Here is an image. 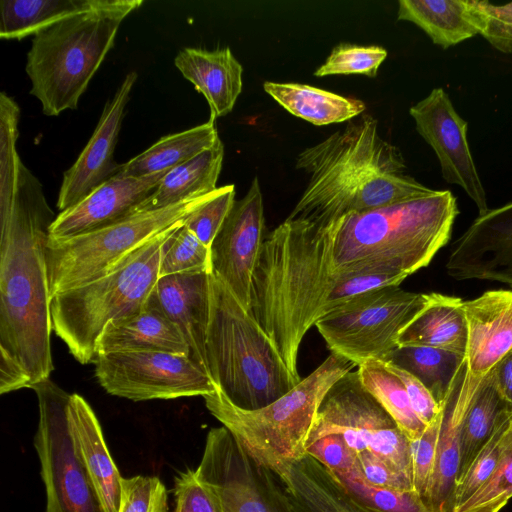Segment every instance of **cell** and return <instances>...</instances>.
I'll return each instance as SVG.
<instances>
[{"label":"cell","instance_id":"44","mask_svg":"<svg viewBox=\"0 0 512 512\" xmlns=\"http://www.w3.org/2000/svg\"><path fill=\"white\" fill-rule=\"evenodd\" d=\"M311 456L329 471L336 474H348L358 468L357 453L338 434L326 435L306 448Z\"/></svg>","mask_w":512,"mask_h":512},{"label":"cell","instance_id":"39","mask_svg":"<svg viewBox=\"0 0 512 512\" xmlns=\"http://www.w3.org/2000/svg\"><path fill=\"white\" fill-rule=\"evenodd\" d=\"M235 201V186L233 184L218 187L208 201L184 220V225L203 244L210 247Z\"/></svg>","mask_w":512,"mask_h":512},{"label":"cell","instance_id":"29","mask_svg":"<svg viewBox=\"0 0 512 512\" xmlns=\"http://www.w3.org/2000/svg\"><path fill=\"white\" fill-rule=\"evenodd\" d=\"M219 139L215 120L209 118L201 125L163 136L145 151L120 164L117 173L141 177L168 172L211 148Z\"/></svg>","mask_w":512,"mask_h":512},{"label":"cell","instance_id":"3","mask_svg":"<svg viewBox=\"0 0 512 512\" xmlns=\"http://www.w3.org/2000/svg\"><path fill=\"white\" fill-rule=\"evenodd\" d=\"M296 168L309 180L286 219L328 223L363 212L434 195L406 174L399 148L384 140L378 121L363 113L344 129L299 153Z\"/></svg>","mask_w":512,"mask_h":512},{"label":"cell","instance_id":"15","mask_svg":"<svg viewBox=\"0 0 512 512\" xmlns=\"http://www.w3.org/2000/svg\"><path fill=\"white\" fill-rule=\"evenodd\" d=\"M467 322L464 379L455 410L466 415L483 378L512 349V291L489 290L463 301Z\"/></svg>","mask_w":512,"mask_h":512},{"label":"cell","instance_id":"25","mask_svg":"<svg viewBox=\"0 0 512 512\" xmlns=\"http://www.w3.org/2000/svg\"><path fill=\"white\" fill-rule=\"evenodd\" d=\"M467 322L462 299L431 293L427 305L400 332L397 346H429L465 356Z\"/></svg>","mask_w":512,"mask_h":512},{"label":"cell","instance_id":"19","mask_svg":"<svg viewBox=\"0 0 512 512\" xmlns=\"http://www.w3.org/2000/svg\"><path fill=\"white\" fill-rule=\"evenodd\" d=\"M137 76L134 71L126 74L114 96L105 104L88 143L74 164L64 172L57 200L60 211L82 201L117 174L120 164L114 161L113 154Z\"/></svg>","mask_w":512,"mask_h":512},{"label":"cell","instance_id":"1","mask_svg":"<svg viewBox=\"0 0 512 512\" xmlns=\"http://www.w3.org/2000/svg\"><path fill=\"white\" fill-rule=\"evenodd\" d=\"M55 219L40 181L22 163L0 178V392L50 378L51 294L46 263Z\"/></svg>","mask_w":512,"mask_h":512},{"label":"cell","instance_id":"34","mask_svg":"<svg viewBox=\"0 0 512 512\" xmlns=\"http://www.w3.org/2000/svg\"><path fill=\"white\" fill-rule=\"evenodd\" d=\"M332 475L362 512H432L423 498L413 490L381 488L369 484L361 477L359 466L351 473Z\"/></svg>","mask_w":512,"mask_h":512},{"label":"cell","instance_id":"20","mask_svg":"<svg viewBox=\"0 0 512 512\" xmlns=\"http://www.w3.org/2000/svg\"><path fill=\"white\" fill-rule=\"evenodd\" d=\"M167 172L134 177L116 174L82 201L61 211L51 223L48 239H68L125 219L158 186Z\"/></svg>","mask_w":512,"mask_h":512},{"label":"cell","instance_id":"17","mask_svg":"<svg viewBox=\"0 0 512 512\" xmlns=\"http://www.w3.org/2000/svg\"><path fill=\"white\" fill-rule=\"evenodd\" d=\"M195 472L214 487L222 512H273V492L262 485L260 468L224 426L208 432Z\"/></svg>","mask_w":512,"mask_h":512},{"label":"cell","instance_id":"30","mask_svg":"<svg viewBox=\"0 0 512 512\" xmlns=\"http://www.w3.org/2000/svg\"><path fill=\"white\" fill-rule=\"evenodd\" d=\"M100 0H1L0 37L20 40L66 18L92 10Z\"/></svg>","mask_w":512,"mask_h":512},{"label":"cell","instance_id":"33","mask_svg":"<svg viewBox=\"0 0 512 512\" xmlns=\"http://www.w3.org/2000/svg\"><path fill=\"white\" fill-rule=\"evenodd\" d=\"M362 386L391 416L409 441L418 438L426 425L413 411L405 387L383 360L369 359L358 366Z\"/></svg>","mask_w":512,"mask_h":512},{"label":"cell","instance_id":"5","mask_svg":"<svg viewBox=\"0 0 512 512\" xmlns=\"http://www.w3.org/2000/svg\"><path fill=\"white\" fill-rule=\"evenodd\" d=\"M356 365L334 353L274 402L256 410L235 406L218 389L205 395L208 411L260 469L279 479L306 456L319 407L329 389Z\"/></svg>","mask_w":512,"mask_h":512},{"label":"cell","instance_id":"7","mask_svg":"<svg viewBox=\"0 0 512 512\" xmlns=\"http://www.w3.org/2000/svg\"><path fill=\"white\" fill-rule=\"evenodd\" d=\"M206 359L216 388L245 410L267 406L300 382L254 317L212 273Z\"/></svg>","mask_w":512,"mask_h":512},{"label":"cell","instance_id":"2","mask_svg":"<svg viewBox=\"0 0 512 512\" xmlns=\"http://www.w3.org/2000/svg\"><path fill=\"white\" fill-rule=\"evenodd\" d=\"M341 217L328 223L284 220L262 244L249 313L297 381L300 344L316 322L344 305L334 245Z\"/></svg>","mask_w":512,"mask_h":512},{"label":"cell","instance_id":"18","mask_svg":"<svg viewBox=\"0 0 512 512\" xmlns=\"http://www.w3.org/2000/svg\"><path fill=\"white\" fill-rule=\"evenodd\" d=\"M446 270L456 280H492L512 287V201L473 221L454 242Z\"/></svg>","mask_w":512,"mask_h":512},{"label":"cell","instance_id":"6","mask_svg":"<svg viewBox=\"0 0 512 512\" xmlns=\"http://www.w3.org/2000/svg\"><path fill=\"white\" fill-rule=\"evenodd\" d=\"M142 0H100L90 11L66 18L33 36L25 70L30 94L47 116L75 110L114 46L122 21Z\"/></svg>","mask_w":512,"mask_h":512},{"label":"cell","instance_id":"24","mask_svg":"<svg viewBox=\"0 0 512 512\" xmlns=\"http://www.w3.org/2000/svg\"><path fill=\"white\" fill-rule=\"evenodd\" d=\"M176 68L206 99L210 119L230 113L242 91L243 67L229 47L212 51L184 48L174 59Z\"/></svg>","mask_w":512,"mask_h":512},{"label":"cell","instance_id":"4","mask_svg":"<svg viewBox=\"0 0 512 512\" xmlns=\"http://www.w3.org/2000/svg\"><path fill=\"white\" fill-rule=\"evenodd\" d=\"M459 214L449 190L341 217L334 245L340 274L386 269L410 276L426 267L450 239Z\"/></svg>","mask_w":512,"mask_h":512},{"label":"cell","instance_id":"21","mask_svg":"<svg viewBox=\"0 0 512 512\" xmlns=\"http://www.w3.org/2000/svg\"><path fill=\"white\" fill-rule=\"evenodd\" d=\"M210 275L211 272L199 271L159 277L150 294L180 330L189 347V357L208 374Z\"/></svg>","mask_w":512,"mask_h":512},{"label":"cell","instance_id":"43","mask_svg":"<svg viewBox=\"0 0 512 512\" xmlns=\"http://www.w3.org/2000/svg\"><path fill=\"white\" fill-rule=\"evenodd\" d=\"M440 424L441 408L438 416L425 427L422 434L409 443L412 489L422 498L436 459Z\"/></svg>","mask_w":512,"mask_h":512},{"label":"cell","instance_id":"31","mask_svg":"<svg viewBox=\"0 0 512 512\" xmlns=\"http://www.w3.org/2000/svg\"><path fill=\"white\" fill-rule=\"evenodd\" d=\"M386 361L419 379L438 405L464 371V355L429 346H398Z\"/></svg>","mask_w":512,"mask_h":512},{"label":"cell","instance_id":"46","mask_svg":"<svg viewBox=\"0 0 512 512\" xmlns=\"http://www.w3.org/2000/svg\"><path fill=\"white\" fill-rule=\"evenodd\" d=\"M389 368L402 381L408 395L411 407L417 417L427 426L439 414L440 406L427 387L415 376L399 366L387 362Z\"/></svg>","mask_w":512,"mask_h":512},{"label":"cell","instance_id":"9","mask_svg":"<svg viewBox=\"0 0 512 512\" xmlns=\"http://www.w3.org/2000/svg\"><path fill=\"white\" fill-rule=\"evenodd\" d=\"M215 191L160 209L136 213L68 239H48L46 263L51 298L104 276L147 241L184 221Z\"/></svg>","mask_w":512,"mask_h":512},{"label":"cell","instance_id":"35","mask_svg":"<svg viewBox=\"0 0 512 512\" xmlns=\"http://www.w3.org/2000/svg\"><path fill=\"white\" fill-rule=\"evenodd\" d=\"M512 442V412L505 414L479 450L466 472L456 482L452 496V512L482 485L497 467L503 452Z\"/></svg>","mask_w":512,"mask_h":512},{"label":"cell","instance_id":"27","mask_svg":"<svg viewBox=\"0 0 512 512\" xmlns=\"http://www.w3.org/2000/svg\"><path fill=\"white\" fill-rule=\"evenodd\" d=\"M224 146L219 139L211 148L168 171L158 186L137 207L135 214L156 210L208 194L217 189Z\"/></svg>","mask_w":512,"mask_h":512},{"label":"cell","instance_id":"26","mask_svg":"<svg viewBox=\"0 0 512 512\" xmlns=\"http://www.w3.org/2000/svg\"><path fill=\"white\" fill-rule=\"evenodd\" d=\"M397 20L414 23L444 49L479 34L471 0H400Z\"/></svg>","mask_w":512,"mask_h":512},{"label":"cell","instance_id":"37","mask_svg":"<svg viewBox=\"0 0 512 512\" xmlns=\"http://www.w3.org/2000/svg\"><path fill=\"white\" fill-rule=\"evenodd\" d=\"M387 51L381 46L342 43L335 46L325 62L314 72L317 77L361 74L375 77Z\"/></svg>","mask_w":512,"mask_h":512},{"label":"cell","instance_id":"40","mask_svg":"<svg viewBox=\"0 0 512 512\" xmlns=\"http://www.w3.org/2000/svg\"><path fill=\"white\" fill-rule=\"evenodd\" d=\"M118 512H167V492L156 476L121 479Z\"/></svg>","mask_w":512,"mask_h":512},{"label":"cell","instance_id":"22","mask_svg":"<svg viewBox=\"0 0 512 512\" xmlns=\"http://www.w3.org/2000/svg\"><path fill=\"white\" fill-rule=\"evenodd\" d=\"M66 410L74 453L104 512H118L122 476L109 453L93 409L82 396L69 393Z\"/></svg>","mask_w":512,"mask_h":512},{"label":"cell","instance_id":"42","mask_svg":"<svg viewBox=\"0 0 512 512\" xmlns=\"http://www.w3.org/2000/svg\"><path fill=\"white\" fill-rule=\"evenodd\" d=\"M479 34L502 53L512 52V2L495 5L487 0H471Z\"/></svg>","mask_w":512,"mask_h":512},{"label":"cell","instance_id":"38","mask_svg":"<svg viewBox=\"0 0 512 512\" xmlns=\"http://www.w3.org/2000/svg\"><path fill=\"white\" fill-rule=\"evenodd\" d=\"M512 498V442L492 474L454 512H500Z\"/></svg>","mask_w":512,"mask_h":512},{"label":"cell","instance_id":"23","mask_svg":"<svg viewBox=\"0 0 512 512\" xmlns=\"http://www.w3.org/2000/svg\"><path fill=\"white\" fill-rule=\"evenodd\" d=\"M126 351H162L189 356V347L180 330L151 295L137 311L110 321L96 344L97 356Z\"/></svg>","mask_w":512,"mask_h":512},{"label":"cell","instance_id":"41","mask_svg":"<svg viewBox=\"0 0 512 512\" xmlns=\"http://www.w3.org/2000/svg\"><path fill=\"white\" fill-rule=\"evenodd\" d=\"M173 512H222L214 487L196 475L195 470L179 472L174 479Z\"/></svg>","mask_w":512,"mask_h":512},{"label":"cell","instance_id":"45","mask_svg":"<svg viewBox=\"0 0 512 512\" xmlns=\"http://www.w3.org/2000/svg\"><path fill=\"white\" fill-rule=\"evenodd\" d=\"M357 461L361 477L369 484L381 488L413 490L408 478L395 471L371 451L357 453Z\"/></svg>","mask_w":512,"mask_h":512},{"label":"cell","instance_id":"16","mask_svg":"<svg viewBox=\"0 0 512 512\" xmlns=\"http://www.w3.org/2000/svg\"><path fill=\"white\" fill-rule=\"evenodd\" d=\"M396 428L391 416L362 386L358 372L350 371L325 395L307 446L326 435L338 434L359 453L374 449Z\"/></svg>","mask_w":512,"mask_h":512},{"label":"cell","instance_id":"8","mask_svg":"<svg viewBox=\"0 0 512 512\" xmlns=\"http://www.w3.org/2000/svg\"><path fill=\"white\" fill-rule=\"evenodd\" d=\"M182 222L147 241L104 276L52 296V331L78 362L94 363L105 326L146 303L159 278L163 243Z\"/></svg>","mask_w":512,"mask_h":512},{"label":"cell","instance_id":"10","mask_svg":"<svg viewBox=\"0 0 512 512\" xmlns=\"http://www.w3.org/2000/svg\"><path fill=\"white\" fill-rule=\"evenodd\" d=\"M431 293L388 286L363 293L315 324L331 353L358 366L369 359L386 361L398 347L402 329L427 305Z\"/></svg>","mask_w":512,"mask_h":512},{"label":"cell","instance_id":"47","mask_svg":"<svg viewBox=\"0 0 512 512\" xmlns=\"http://www.w3.org/2000/svg\"><path fill=\"white\" fill-rule=\"evenodd\" d=\"M490 372L501 396L512 407V349Z\"/></svg>","mask_w":512,"mask_h":512},{"label":"cell","instance_id":"28","mask_svg":"<svg viewBox=\"0 0 512 512\" xmlns=\"http://www.w3.org/2000/svg\"><path fill=\"white\" fill-rule=\"evenodd\" d=\"M263 88L289 113L317 126L349 121L366 109L359 99L310 85L267 81Z\"/></svg>","mask_w":512,"mask_h":512},{"label":"cell","instance_id":"36","mask_svg":"<svg viewBox=\"0 0 512 512\" xmlns=\"http://www.w3.org/2000/svg\"><path fill=\"white\" fill-rule=\"evenodd\" d=\"M199 271L211 272L210 247L203 244L183 221L163 243L159 277Z\"/></svg>","mask_w":512,"mask_h":512},{"label":"cell","instance_id":"13","mask_svg":"<svg viewBox=\"0 0 512 512\" xmlns=\"http://www.w3.org/2000/svg\"><path fill=\"white\" fill-rule=\"evenodd\" d=\"M264 227L262 192L255 177L246 195L234 202L210 246L211 273L227 286L248 312Z\"/></svg>","mask_w":512,"mask_h":512},{"label":"cell","instance_id":"11","mask_svg":"<svg viewBox=\"0 0 512 512\" xmlns=\"http://www.w3.org/2000/svg\"><path fill=\"white\" fill-rule=\"evenodd\" d=\"M31 389L38 400L34 447L45 486V512H104L72 447L66 410L69 393L50 378Z\"/></svg>","mask_w":512,"mask_h":512},{"label":"cell","instance_id":"32","mask_svg":"<svg viewBox=\"0 0 512 512\" xmlns=\"http://www.w3.org/2000/svg\"><path fill=\"white\" fill-rule=\"evenodd\" d=\"M509 412L512 407L501 396L489 372L478 386L464 419L456 480L466 472L499 420Z\"/></svg>","mask_w":512,"mask_h":512},{"label":"cell","instance_id":"12","mask_svg":"<svg viewBox=\"0 0 512 512\" xmlns=\"http://www.w3.org/2000/svg\"><path fill=\"white\" fill-rule=\"evenodd\" d=\"M95 376L114 396L144 401L205 396L216 386L209 374L188 355L162 351H126L100 354Z\"/></svg>","mask_w":512,"mask_h":512},{"label":"cell","instance_id":"14","mask_svg":"<svg viewBox=\"0 0 512 512\" xmlns=\"http://www.w3.org/2000/svg\"><path fill=\"white\" fill-rule=\"evenodd\" d=\"M409 113L418 133L435 151L444 180L460 186L474 201L479 215L485 214L489 208L468 145V124L456 112L448 94L435 88Z\"/></svg>","mask_w":512,"mask_h":512}]
</instances>
